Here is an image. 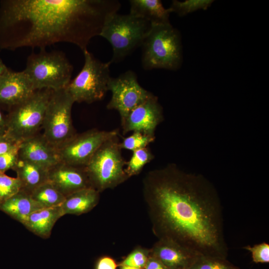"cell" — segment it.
Returning <instances> with one entry per match:
<instances>
[{"label": "cell", "mask_w": 269, "mask_h": 269, "mask_svg": "<svg viewBox=\"0 0 269 269\" xmlns=\"http://www.w3.org/2000/svg\"><path fill=\"white\" fill-rule=\"evenodd\" d=\"M142 185L158 240L171 241L199 256L227 259L222 206L207 179L169 164L148 172Z\"/></svg>", "instance_id": "6da1fadb"}, {"label": "cell", "mask_w": 269, "mask_h": 269, "mask_svg": "<svg viewBox=\"0 0 269 269\" xmlns=\"http://www.w3.org/2000/svg\"><path fill=\"white\" fill-rule=\"evenodd\" d=\"M121 4L108 0H10L0 12V29L9 36L12 49L69 42L87 49L90 39L99 35L108 15Z\"/></svg>", "instance_id": "7a4b0ae2"}, {"label": "cell", "mask_w": 269, "mask_h": 269, "mask_svg": "<svg viewBox=\"0 0 269 269\" xmlns=\"http://www.w3.org/2000/svg\"><path fill=\"white\" fill-rule=\"evenodd\" d=\"M141 63L146 70L165 69L177 70L182 63L180 34L169 23H151L141 46Z\"/></svg>", "instance_id": "3957f363"}, {"label": "cell", "mask_w": 269, "mask_h": 269, "mask_svg": "<svg viewBox=\"0 0 269 269\" xmlns=\"http://www.w3.org/2000/svg\"><path fill=\"white\" fill-rule=\"evenodd\" d=\"M151 23L130 13L114 12L106 18L99 36L107 39L113 48L110 63L119 62L141 46Z\"/></svg>", "instance_id": "277c9868"}, {"label": "cell", "mask_w": 269, "mask_h": 269, "mask_svg": "<svg viewBox=\"0 0 269 269\" xmlns=\"http://www.w3.org/2000/svg\"><path fill=\"white\" fill-rule=\"evenodd\" d=\"M23 71L34 91L43 89L56 91L69 85L73 66L62 52L42 49L29 56Z\"/></svg>", "instance_id": "5b68a950"}, {"label": "cell", "mask_w": 269, "mask_h": 269, "mask_svg": "<svg viewBox=\"0 0 269 269\" xmlns=\"http://www.w3.org/2000/svg\"><path fill=\"white\" fill-rule=\"evenodd\" d=\"M119 134L104 142L85 167L92 187L100 193L114 188L129 177L120 145Z\"/></svg>", "instance_id": "8992f818"}, {"label": "cell", "mask_w": 269, "mask_h": 269, "mask_svg": "<svg viewBox=\"0 0 269 269\" xmlns=\"http://www.w3.org/2000/svg\"><path fill=\"white\" fill-rule=\"evenodd\" d=\"M52 90H37L25 101L10 110L6 117V134L21 142L36 134L42 127Z\"/></svg>", "instance_id": "52a82bcc"}, {"label": "cell", "mask_w": 269, "mask_h": 269, "mask_svg": "<svg viewBox=\"0 0 269 269\" xmlns=\"http://www.w3.org/2000/svg\"><path fill=\"white\" fill-rule=\"evenodd\" d=\"M83 51L84 66L66 88L75 103L90 104L103 99L108 91L111 63L101 62L87 49Z\"/></svg>", "instance_id": "ba28073f"}, {"label": "cell", "mask_w": 269, "mask_h": 269, "mask_svg": "<svg viewBox=\"0 0 269 269\" xmlns=\"http://www.w3.org/2000/svg\"><path fill=\"white\" fill-rule=\"evenodd\" d=\"M66 87L53 91L42 127L43 135L57 149L76 134L71 116L75 102Z\"/></svg>", "instance_id": "9c48e42d"}, {"label": "cell", "mask_w": 269, "mask_h": 269, "mask_svg": "<svg viewBox=\"0 0 269 269\" xmlns=\"http://www.w3.org/2000/svg\"><path fill=\"white\" fill-rule=\"evenodd\" d=\"M118 134L117 130L104 131L97 129L76 134L57 149L60 161L85 167L99 147Z\"/></svg>", "instance_id": "30bf717a"}, {"label": "cell", "mask_w": 269, "mask_h": 269, "mask_svg": "<svg viewBox=\"0 0 269 269\" xmlns=\"http://www.w3.org/2000/svg\"><path fill=\"white\" fill-rule=\"evenodd\" d=\"M108 91H111L112 96L107 108L118 111L121 120L152 94L141 86L135 73L131 70L117 77H111Z\"/></svg>", "instance_id": "8fae6325"}, {"label": "cell", "mask_w": 269, "mask_h": 269, "mask_svg": "<svg viewBox=\"0 0 269 269\" xmlns=\"http://www.w3.org/2000/svg\"><path fill=\"white\" fill-rule=\"evenodd\" d=\"M163 119L162 107L152 94L121 120V126L124 134L140 132L155 135V129Z\"/></svg>", "instance_id": "7c38bea8"}, {"label": "cell", "mask_w": 269, "mask_h": 269, "mask_svg": "<svg viewBox=\"0 0 269 269\" xmlns=\"http://www.w3.org/2000/svg\"><path fill=\"white\" fill-rule=\"evenodd\" d=\"M48 181L65 197L92 187L85 167L59 162L48 170Z\"/></svg>", "instance_id": "4fadbf2b"}, {"label": "cell", "mask_w": 269, "mask_h": 269, "mask_svg": "<svg viewBox=\"0 0 269 269\" xmlns=\"http://www.w3.org/2000/svg\"><path fill=\"white\" fill-rule=\"evenodd\" d=\"M19 158L48 170L60 162L57 148L37 134L20 142Z\"/></svg>", "instance_id": "5bb4252c"}, {"label": "cell", "mask_w": 269, "mask_h": 269, "mask_svg": "<svg viewBox=\"0 0 269 269\" xmlns=\"http://www.w3.org/2000/svg\"><path fill=\"white\" fill-rule=\"evenodd\" d=\"M34 91L23 71L8 70L0 81V106L10 110L25 101Z\"/></svg>", "instance_id": "9a60e30c"}, {"label": "cell", "mask_w": 269, "mask_h": 269, "mask_svg": "<svg viewBox=\"0 0 269 269\" xmlns=\"http://www.w3.org/2000/svg\"><path fill=\"white\" fill-rule=\"evenodd\" d=\"M150 255L168 269H189L199 256L169 240H158L150 249Z\"/></svg>", "instance_id": "2e32d148"}, {"label": "cell", "mask_w": 269, "mask_h": 269, "mask_svg": "<svg viewBox=\"0 0 269 269\" xmlns=\"http://www.w3.org/2000/svg\"><path fill=\"white\" fill-rule=\"evenodd\" d=\"M63 216L60 206L44 208L31 214L22 224L35 235L47 239L55 223Z\"/></svg>", "instance_id": "e0dca14e"}, {"label": "cell", "mask_w": 269, "mask_h": 269, "mask_svg": "<svg viewBox=\"0 0 269 269\" xmlns=\"http://www.w3.org/2000/svg\"><path fill=\"white\" fill-rule=\"evenodd\" d=\"M44 208L29 193L20 190L9 198L0 202V211L22 224L34 212Z\"/></svg>", "instance_id": "ac0fdd59"}, {"label": "cell", "mask_w": 269, "mask_h": 269, "mask_svg": "<svg viewBox=\"0 0 269 269\" xmlns=\"http://www.w3.org/2000/svg\"><path fill=\"white\" fill-rule=\"evenodd\" d=\"M100 192L93 187L84 188L66 197L60 206L63 215H80L89 212L99 203Z\"/></svg>", "instance_id": "d6986e66"}, {"label": "cell", "mask_w": 269, "mask_h": 269, "mask_svg": "<svg viewBox=\"0 0 269 269\" xmlns=\"http://www.w3.org/2000/svg\"><path fill=\"white\" fill-rule=\"evenodd\" d=\"M130 13L151 23H169V14L160 0H131Z\"/></svg>", "instance_id": "ffe728a7"}, {"label": "cell", "mask_w": 269, "mask_h": 269, "mask_svg": "<svg viewBox=\"0 0 269 269\" xmlns=\"http://www.w3.org/2000/svg\"><path fill=\"white\" fill-rule=\"evenodd\" d=\"M13 170L21 182V190L29 194L48 181V169L19 158Z\"/></svg>", "instance_id": "44dd1931"}, {"label": "cell", "mask_w": 269, "mask_h": 269, "mask_svg": "<svg viewBox=\"0 0 269 269\" xmlns=\"http://www.w3.org/2000/svg\"><path fill=\"white\" fill-rule=\"evenodd\" d=\"M32 198L43 208L60 206L65 197L49 181L40 185L30 193Z\"/></svg>", "instance_id": "7402d4cb"}, {"label": "cell", "mask_w": 269, "mask_h": 269, "mask_svg": "<svg viewBox=\"0 0 269 269\" xmlns=\"http://www.w3.org/2000/svg\"><path fill=\"white\" fill-rule=\"evenodd\" d=\"M154 157V155L147 147L133 151L130 160L126 164V173L129 178L139 174L144 166Z\"/></svg>", "instance_id": "603a6c76"}, {"label": "cell", "mask_w": 269, "mask_h": 269, "mask_svg": "<svg viewBox=\"0 0 269 269\" xmlns=\"http://www.w3.org/2000/svg\"><path fill=\"white\" fill-rule=\"evenodd\" d=\"M214 1L213 0H186L183 1L174 0L168 9L170 13L175 12L179 16H183L198 10H206Z\"/></svg>", "instance_id": "cb8c5ba5"}, {"label": "cell", "mask_w": 269, "mask_h": 269, "mask_svg": "<svg viewBox=\"0 0 269 269\" xmlns=\"http://www.w3.org/2000/svg\"><path fill=\"white\" fill-rule=\"evenodd\" d=\"M189 269H239L227 259L199 256Z\"/></svg>", "instance_id": "d4e9b609"}, {"label": "cell", "mask_w": 269, "mask_h": 269, "mask_svg": "<svg viewBox=\"0 0 269 269\" xmlns=\"http://www.w3.org/2000/svg\"><path fill=\"white\" fill-rule=\"evenodd\" d=\"M155 138V135H151L140 132H134L133 134L123 139L120 142L122 149H125L132 152L136 150L147 147Z\"/></svg>", "instance_id": "484cf974"}, {"label": "cell", "mask_w": 269, "mask_h": 269, "mask_svg": "<svg viewBox=\"0 0 269 269\" xmlns=\"http://www.w3.org/2000/svg\"><path fill=\"white\" fill-rule=\"evenodd\" d=\"M21 190V184L17 177L0 173V202H2Z\"/></svg>", "instance_id": "4316f807"}, {"label": "cell", "mask_w": 269, "mask_h": 269, "mask_svg": "<svg viewBox=\"0 0 269 269\" xmlns=\"http://www.w3.org/2000/svg\"><path fill=\"white\" fill-rule=\"evenodd\" d=\"M150 256V249L137 247L131 252L118 266L144 268Z\"/></svg>", "instance_id": "83f0119b"}, {"label": "cell", "mask_w": 269, "mask_h": 269, "mask_svg": "<svg viewBox=\"0 0 269 269\" xmlns=\"http://www.w3.org/2000/svg\"><path fill=\"white\" fill-rule=\"evenodd\" d=\"M244 249L251 252L253 262L256 263H269V245L263 242L253 246H247Z\"/></svg>", "instance_id": "f1b7e54d"}, {"label": "cell", "mask_w": 269, "mask_h": 269, "mask_svg": "<svg viewBox=\"0 0 269 269\" xmlns=\"http://www.w3.org/2000/svg\"><path fill=\"white\" fill-rule=\"evenodd\" d=\"M18 148L19 146L0 155V173L14 169L19 160Z\"/></svg>", "instance_id": "f546056e"}, {"label": "cell", "mask_w": 269, "mask_h": 269, "mask_svg": "<svg viewBox=\"0 0 269 269\" xmlns=\"http://www.w3.org/2000/svg\"><path fill=\"white\" fill-rule=\"evenodd\" d=\"M20 142L13 139L6 133L0 134V155L18 147Z\"/></svg>", "instance_id": "4dcf8cb0"}, {"label": "cell", "mask_w": 269, "mask_h": 269, "mask_svg": "<svg viewBox=\"0 0 269 269\" xmlns=\"http://www.w3.org/2000/svg\"><path fill=\"white\" fill-rule=\"evenodd\" d=\"M118 266L115 260L112 258L103 256L97 261L95 269H117Z\"/></svg>", "instance_id": "1f68e13d"}, {"label": "cell", "mask_w": 269, "mask_h": 269, "mask_svg": "<svg viewBox=\"0 0 269 269\" xmlns=\"http://www.w3.org/2000/svg\"><path fill=\"white\" fill-rule=\"evenodd\" d=\"M143 269H168L159 260L150 255Z\"/></svg>", "instance_id": "d6a6232c"}, {"label": "cell", "mask_w": 269, "mask_h": 269, "mask_svg": "<svg viewBox=\"0 0 269 269\" xmlns=\"http://www.w3.org/2000/svg\"><path fill=\"white\" fill-rule=\"evenodd\" d=\"M6 131V117H4L0 112V134L5 133Z\"/></svg>", "instance_id": "836d02e7"}, {"label": "cell", "mask_w": 269, "mask_h": 269, "mask_svg": "<svg viewBox=\"0 0 269 269\" xmlns=\"http://www.w3.org/2000/svg\"><path fill=\"white\" fill-rule=\"evenodd\" d=\"M8 69L0 59V81L8 71Z\"/></svg>", "instance_id": "e575fe53"}, {"label": "cell", "mask_w": 269, "mask_h": 269, "mask_svg": "<svg viewBox=\"0 0 269 269\" xmlns=\"http://www.w3.org/2000/svg\"><path fill=\"white\" fill-rule=\"evenodd\" d=\"M143 269L138 268H136V267H130V266H120V269Z\"/></svg>", "instance_id": "d590c367"}]
</instances>
